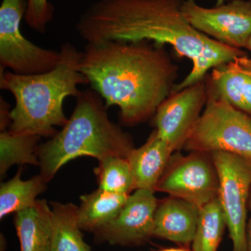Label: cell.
<instances>
[{
  "label": "cell",
  "instance_id": "obj_1",
  "mask_svg": "<svg viewBox=\"0 0 251 251\" xmlns=\"http://www.w3.org/2000/svg\"><path fill=\"white\" fill-rule=\"evenodd\" d=\"M184 0H98L80 16L75 29L87 44L154 41L173 46L193 62L183 87L203 80L211 69L246 55L198 31L181 12Z\"/></svg>",
  "mask_w": 251,
  "mask_h": 251
},
{
  "label": "cell",
  "instance_id": "obj_2",
  "mask_svg": "<svg viewBox=\"0 0 251 251\" xmlns=\"http://www.w3.org/2000/svg\"><path fill=\"white\" fill-rule=\"evenodd\" d=\"M78 69L105 106L119 107L122 123L128 126L156 113L173 93L178 74L163 46L148 41L87 44Z\"/></svg>",
  "mask_w": 251,
  "mask_h": 251
},
{
  "label": "cell",
  "instance_id": "obj_3",
  "mask_svg": "<svg viewBox=\"0 0 251 251\" xmlns=\"http://www.w3.org/2000/svg\"><path fill=\"white\" fill-rule=\"evenodd\" d=\"M59 51L57 67L44 74L21 75L1 68L0 87L11 92L16 100L10 113L9 131L53 137L55 127L67 124L64 100L68 97H78L79 86L90 82L78 69L82 52L71 44H63Z\"/></svg>",
  "mask_w": 251,
  "mask_h": 251
},
{
  "label": "cell",
  "instance_id": "obj_4",
  "mask_svg": "<svg viewBox=\"0 0 251 251\" xmlns=\"http://www.w3.org/2000/svg\"><path fill=\"white\" fill-rule=\"evenodd\" d=\"M70 119L49 141L39 145L40 175L49 182L68 162L81 156L101 160L127 158L134 149L133 140L110 121L103 99L93 89L81 91Z\"/></svg>",
  "mask_w": 251,
  "mask_h": 251
},
{
  "label": "cell",
  "instance_id": "obj_5",
  "mask_svg": "<svg viewBox=\"0 0 251 251\" xmlns=\"http://www.w3.org/2000/svg\"><path fill=\"white\" fill-rule=\"evenodd\" d=\"M184 149L192 152H227L251 161V117L208 90L205 108Z\"/></svg>",
  "mask_w": 251,
  "mask_h": 251
},
{
  "label": "cell",
  "instance_id": "obj_6",
  "mask_svg": "<svg viewBox=\"0 0 251 251\" xmlns=\"http://www.w3.org/2000/svg\"><path fill=\"white\" fill-rule=\"evenodd\" d=\"M27 0H2L0 6V64L21 75L50 72L61 59L60 51L32 44L23 35L21 23Z\"/></svg>",
  "mask_w": 251,
  "mask_h": 251
},
{
  "label": "cell",
  "instance_id": "obj_7",
  "mask_svg": "<svg viewBox=\"0 0 251 251\" xmlns=\"http://www.w3.org/2000/svg\"><path fill=\"white\" fill-rule=\"evenodd\" d=\"M219 179V198L232 241V251H247V212L251 161L233 153H211Z\"/></svg>",
  "mask_w": 251,
  "mask_h": 251
},
{
  "label": "cell",
  "instance_id": "obj_8",
  "mask_svg": "<svg viewBox=\"0 0 251 251\" xmlns=\"http://www.w3.org/2000/svg\"><path fill=\"white\" fill-rule=\"evenodd\" d=\"M219 179L209 153H173L156 191L184 200L201 209L218 198Z\"/></svg>",
  "mask_w": 251,
  "mask_h": 251
},
{
  "label": "cell",
  "instance_id": "obj_9",
  "mask_svg": "<svg viewBox=\"0 0 251 251\" xmlns=\"http://www.w3.org/2000/svg\"><path fill=\"white\" fill-rule=\"evenodd\" d=\"M181 12L202 34L229 47L246 49L251 36V0H230L213 8L184 0Z\"/></svg>",
  "mask_w": 251,
  "mask_h": 251
},
{
  "label": "cell",
  "instance_id": "obj_10",
  "mask_svg": "<svg viewBox=\"0 0 251 251\" xmlns=\"http://www.w3.org/2000/svg\"><path fill=\"white\" fill-rule=\"evenodd\" d=\"M208 99L207 77L179 92H173L155 113L157 133L173 151L184 148Z\"/></svg>",
  "mask_w": 251,
  "mask_h": 251
},
{
  "label": "cell",
  "instance_id": "obj_11",
  "mask_svg": "<svg viewBox=\"0 0 251 251\" xmlns=\"http://www.w3.org/2000/svg\"><path fill=\"white\" fill-rule=\"evenodd\" d=\"M158 202L153 191L135 190L116 217L94 233L97 241L124 247H137L148 242L153 237Z\"/></svg>",
  "mask_w": 251,
  "mask_h": 251
},
{
  "label": "cell",
  "instance_id": "obj_12",
  "mask_svg": "<svg viewBox=\"0 0 251 251\" xmlns=\"http://www.w3.org/2000/svg\"><path fill=\"white\" fill-rule=\"evenodd\" d=\"M207 84L216 97L251 115V59L247 54L213 69Z\"/></svg>",
  "mask_w": 251,
  "mask_h": 251
},
{
  "label": "cell",
  "instance_id": "obj_13",
  "mask_svg": "<svg viewBox=\"0 0 251 251\" xmlns=\"http://www.w3.org/2000/svg\"><path fill=\"white\" fill-rule=\"evenodd\" d=\"M199 211L191 203L172 196L158 202L153 237L189 247L196 233Z\"/></svg>",
  "mask_w": 251,
  "mask_h": 251
},
{
  "label": "cell",
  "instance_id": "obj_14",
  "mask_svg": "<svg viewBox=\"0 0 251 251\" xmlns=\"http://www.w3.org/2000/svg\"><path fill=\"white\" fill-rule=\"evenodd\" d=\"M173 153L156 129L146 143L139 148L133 149L127 159L133 175L135 190L148 189L155 192Z\"/></svg>",
  "mask_w": 251,
  "mask_h": 251
},
{
  "label": "cell",
  "instance_id": "obj_15",
  "mask_svg": "<svg viewBox=\"0 0 251 251\" xmlns=\"http://www.w3.org/2000/svg\"><path fill=\"white\" fill-rule=\"evenodd\" d=\"M51 214L45 200H37L31 207L15 214L21 251H51Z\"/></svg>",
  "mask_w": 251,
  "mask_h": 251
},
{
  "label": "cell",
  "instance_id": "obj_16",
  "mask_svg": "<svg viewBox=\"0 0 251 251\" xmlns=\"http://www.w3.org/2000/svg\"><path fill=\"white\" fill-rule=\"evenodd\" d=\"M129 196L98 188L80 196L78 220L81 229L94 233L98 232L116 217Z\"/></svg>",
  "mask_w": 251,
  "mask_h": 251
},
{
  "label": "cell",
  "instance_id": "obj_17",
  "mask_svg": "<svg viewBox=\"0 0 251 251\" xmlns=\"http://www.w3.org/2000/svg\"><path fill=\"white\" fill-rule=\"evenodd\" d=\"M51 251H91L81 232L78 206L50 202Z\"/></svg>",
  "mask_w": 251,
  "mask_h": 251
},
{
  "label": "cell",
  "instance_id": "obj_18",
  "mask_svg": "<svg viewBox=\"0 0 251 251\" xmlns=\"http://www.w3.org/2000/svg\"><path fill=\"white\" fill-rule=\"evenodd\" d=\"M22 168L12 179L2 183L0 187V219L9 214L31 207L36 197L46 188V181L40 175L23 181Z\"/></svg>",
  "mask_w": 251,
  "mask_h": 251
},
{
  "label": "cell",
  "instance_id": "obj_19",
  "mask_svg": "<svg viewBox=\"0 0 251 251\" xmlns=\"http://www.w3.org/2000/svg\"><path fill=\"white\" fill-rule=\"evenodd\" d=\"M41 137L19 134L9 130L0 133V175H6L11 166L16 164L39 165L38 142Z\"/></svg>",
  "mask_w": 251,
  "mask_h": 251
},
{
  "label": "cell",
  "instance_id": "obj_20",
  "mask_svg": "<svg viewBox=\"0 0 251 251\" xmlns=\"http://www.w3.org/2000/svg\"><path fill=\"white\" fill-rule=\"evenodd\" d=\"M226 226L219 198L200 209L192 251H218Z\"/></svg>",
  "mask_w": 251,
  "mask_h": 251
},
{
  "label": "cell",
  "instance_id": "obj_21",
  "mask_svg": "<svg viewBox=\"0 0 251 251\" xmlns=\"http://www.w3.org/2000/svg\"><path fill=\"white\" fill-rule=\"evenodd\" d=\"M94 170L99 188L107 192L130 195L135 190L133 175L127 158L107 156L99 160Z\"/></svg>",
  "mask_w": 251,
  "mask_h": 251
},
{
  "label": "cell",
  "instance_id": "obj_22",
  "mask_svg": "<svg viewBox=\"0 0 251 251\" xmlns=\"http://www.w3.org/2000/svg\"><path fill=\"white\" fill-rule=\"evenodd\" d=\"M54 14V6L49 0H27L25 21L31 29L37 32H45Z\"/></svg>",
  "mask_w": 251,
  "mask_h": 251
},
{
  "label": "cell",
  "instance_id": "obj_23",
  "mask_svg": "<svg viewBox=\"0 0 251 251\" xmlns=\"http://www.w3.org/2000/svg\"><path fill=\"white\" fill-rule=\"evenodd\" d=\"M1 118H0V128L1 130H6L8 126L10 127L11 124V116L9 108V105L6 101L4 99L1 97Z\"/></svg>",
  "mask_w": 251,
  "mask_h": 251
},
{
  "label": "cell",
  "instance_id": "obj_24",
  "mask_svg": "<svg viewBox=\"0 0 251 251\" xmlns=\"http://www.w3.org/2000/svg\"><path fill=\"white\" fill-rule=\"evenodd\" d=\"M249 206H250L251 216L249 223L247 224V251H251V191Z\"/></svg>",
  "mask_w": 251,
  "mask_h": 251
},
{
  "label": "cell",
  "instance_id": "obj_25",
  "mask_svg": "<svg viewBox=\"0 0 251 251\" xmlns=\"http://www.w3.org/2000/svg\"><path fill=\"white\" fill-rule=\"evenodd\" d=\"M158 251H191L187 249V248H171V249H165Z\"/></svg>",
  "mask_w": 251,
  "mask_h": 251
},
{
  "label": "cell",
  "instance_id": "obj_26",
  "mask_svg": "<svg viewBox=\"0 0 251 251\" xmlns=\"http://www.w3.org/2000/svg\"><path fill=\"white\" fill-rule=\"evenodd\" d=\"M229 1L230 0H216V6H221Z\"/></svg>",
  "mask_w": 251,
  "mask_h": 251
},
{
  "label": "cell",
  "instance_id": "obj_27",
  "mask_svg": "<svg viewBox=\"0 0 251 251\" xmlns=\"http://www.w3.org/2000/svg\"><path fill=\"white\" fill-rule=\"evenodd\" d=\"M246 49H247L248 50L250 51L251 53V36L250 39H249V41H248L247 46H246Z\"/></svg>",
  "mask_w": 251,
  "mask_h": 251
}]
</instances>
